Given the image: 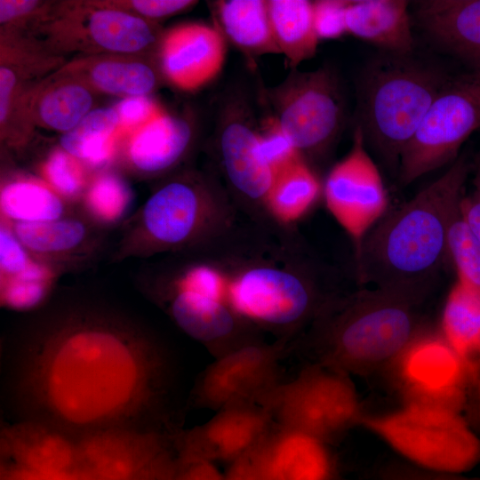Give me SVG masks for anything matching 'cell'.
<instances>
[{"label": "cell", "mask_w": 480, "mask_h": 480, "mask_svg": "<svg viewBox=\"0 0 480 480\" xmlns=\"http://www.w3.org/2000/svg\"><path fill=\"white\" fill-rule=\"evenodd\" d=\"M295 244L267 243L236 226L171 263L167 279L227 306L242 322L286 329L314 321L340 291Z\"/></svg>", "instance_id": "2"}, {"label": "cell", "mask_w": 480, "mask_h": 480, "mask_svg": "<svg viewBox=\"0 0 480 480\" xmlns=\"http://www.w3.org/2000/svg\"><path fill=\"white\" fill-rule=\"evenodd\" d=\"M359 427L425 469L463 474L480 462V437L449 409L404 404L381 414L364 412Z\"/></svg>", "instance_id": "8"}, {"label": "cell", "mask_w": 480, "mask_h": 480, "mask_svg": "<svg viewBox=\"0 0 480 480\" xmlns=\"http://www.w3.org/2000/svg\"><path fill=\"white\" fill-rule=\"evenodd\" d=\"M93 94L76 78L53 72L24 92L1 141L18 149L30 140L36 127L68 132L93 109Z\"/></svg>", "instance_id": "15"}, {"label": "cell", "mask_w": 480, "mask_h": 480, "mask_svg": "<svg viewBox=\"0 0 480 480\" xmlns=\"http://www.w3.org/2000/svg\"><path fill=\"white\" fill-rule=\"evenodd\" d=\"M259 141L262 158L275 177L286 166L301 158L289 136L270 113L260 119Z\"/></svg>", "instance_id": "38"}, {"label": "cell", "mask_w": 480, "mask_h": 480, "mask_svg": "<svg viewBox=\"0 0 480 480\" xmlns=\"http://www.w3.org/2000/svg\"><path fill=\"white\" fill-rule=\"evenodd\" d=\"M141 288L167 310L188 335L211 347L243 345L235 339L242 322L227 306L203 294L143 279Z\"/></svg>", "instance_id": "18"}, {"label": "cell", "mask_w": 480, "mask_h": 480, "mask_svg": "<svg viewBox=\"0 0 480 480\" xmlns=\"http://www.w3.org/2000/svg\"><path fill=\"white\" fill-rule=\"evenodd\" d=\"M121 136L115 108H98L90 111L70 131L61 134L59 147L88 170L102 171L114 159Z\"/></svg>", "instance_id": "30"}, {"label": "cell", "mask_w": 480, "mask_h": 480, "mask_svg": "<svg viewBox=\"0 0 480 480\" xmlns=\"http://www.w3.org/2000/svg\"><path fill=\"white\" fill-rule=\"evenodd\" d=\"M260 96L301 158L314 168L325 162L346 122L345 99L335 70L328 66L312 71L292 69L278 84L261 88Z\"/></svg>", "instance_id": "9"}, {"label": "cell", "mask_w": 480, "mask_h": 480, "mask_svg": "<svg viewBox=\"0 0 480 480\" xmlns=\"http://www.w3.org/2000/svg\"><path fill=\"white\" fill-rule=\"evenodd\" d=\"M1 220L9 223H36L70 214L68 202L43 179L14 174L0 188Z\"/></svg>", "instance_id": "29"}, {"label": "cell", "mask_w": 480, "mask_h": 480, "mask_svg": "<svg viewBox=\"0 0 480 480\" xmlns=\"http://www.w3.org/2000/svg\"><path fill=\"white\" fill-rule=\"evenodd\" d=\"M364 143V133L356 125L350 151L331 168L323 184L328 211L355 247L384 216L388 204L380 172Z\"/></svg>", "instance_id": "14"}, {"label": "cell", "mask_w": 480, "mask_h": 480, "mask_svg": "<svg viewBox=\"0 0 480 480\" xmlns=\"http://www.w3.org/2000/svg\"><path fill=\"white\" fill-rule=\"evenodd\" d=\"M66 62L29 30L0 28V65L12 68L28 81L36 83Z\"/></svg>", "instance_id": "32"}, {"label": "cell", "mask_w": 480, "mask_h": 480, "mask_svg": "<svg viewBox=\"0 0 480 480\" xmlns=\"http://www.w3.org/2000/svg\"><path fill=\"white\" fill-rule=\"evenodd\" d=\"M60 274L52 266L36 259L24 272L12 277H1L2 305L16 311L37 308L46 302Z\"/></svg>", "instance_id": "34"}, {"label": "cell", "mask_w": 480, "mask_h": 480, "mask_svg": "<svg viewBox=\"0 0 480 480\" xmlns=\"http://www.w3.org/2000/svg\"><path fill=\"white\" fill-rule=\"evenodd\" d=\"M52 53L156 56L159 23L108 7L100 0L52 2L29 30Z\"/></svg>", "instance_id": "7"}, {"label": "cell", "mask_w": 480, "mask_h": 480, "mask_svg": "<svg viewBox=\"0 0 480 480\" xmlns=\"http://www.w3.org/2000/svg\"><path fill=\"white\" fill-rule=\"evenodd\" d=\"M17 455L27 464L38 469L61 468L71 457V445L60 434L24 427L12 432L10 438Z\"/></svg>", "instance_id": "35"}, {"label": "cell", "mask_w": 480, "mask_h": 480, "mask_svg": "<svg viewBox=\"0 0 480 480\" xmlns=\"http://www.w3.org/2000/svg\"><path fill=\"white\" fill-rule=\"evenodd\" d=\"M323 195L314 167L299 158L275 177L264 204L265 218L289 230L304 218Z\"/></svg>", "instance_id": "26"}, {"label": "cell", "mask_w": 480, "mask_h": 480, "mask_svg": "<svg viewBox=\"0 0 480 480\" xmlns=\"http://www.w3.org/2000/svg\"><path fill=\"white\" fill-rule=\"evenodd\" d=\"M268 420L266 412L248 404L224 408L191 441L219 456H239L265 437Z\"/></svg>", "instance_id": "28"}, {"label": "cell", "mask_w": 480, "mask_h": 480, "mask_svg": "<svg viewBox=\"0 0 480 480\" xmlns=\"http://www.w3.org/2000/svg\"><path fill=\"white\" fill-rule=\"evenodd\" d=\"M212 24L227 43L249 60L278 54L267 0H218L209 3Z\"/></svg>", "instance_id": "25"}, {"label": "cell", "mask_w": 480, "mask_h": 480, "mask_svg": "<svg viewBox=\"0 0 480 480\" xmlns=\"http://www.w3.org/2000/svg\"><path fill=\"white\" fill-rule=\"evenodd\" d=\"M83 82L94 92L124 98L148 96L163 79L152 57L80 55L56 70Z\"/></svg>", "instance_id": "21"}, {"label": "cell", "mask_w": 480, "mask_h": 480, "mask_svg": "<svg viewBox=\"0 0 480 480\" xmlns=\"http://www.w3.org/2000/svg\"><path fill=\"white\" fill-rule=\"evenodd\" d=\"M51 3L38 0H0V28L30 30L48 11Z\"/></svg>", "instance_id": "42"}, {"label": "cell", "mask_w": 480, "mask_h": 480, "mask_svg": "<svg viewBox=\"0 0 480 480\" xmlns=\"http://www.w3.org/2000/svg\"><path fill=\"white\" fill-rule=\"evenodd\" d=\"M473 164L457 157L438 179L384 216L355 247L357 280L427 299L448 260L447 234Z\"/></svg>", "instance_id": "3"}, {"label": "cell", "mask_w": 480, "mask_h": 480, "mask_svg": "<svg viewBox=\"0 0 480 480\" xmlns=\"http://www.w3.org/2000/svg\"><path fill=\"white\" fill-rule=\"evenodd\" d=\"M447 255L457 280L480 288V240L464 220L460 205L448 229Z\"/></svg>", "instance_id": "36"}, {"label": "cell", "mask_w": 480, "mask_h": 480, "mask_svg": "<svg viewBox=\"0 0 480 480\" xmlns=\"http://www.w3.org/2000/svg\"><path fill=\"white\" fill-rule=\"evenodd\" d=\"M348 0L313 1L314 25L320 40L337 39L347 32Z\"/></svg>", "instance_id": "41"}, {"label": "cell", "mask_w": 480, "mask_h": 480, "mask_svg": "<svg viewBox=\"0 0 480 480\" xmlns=\"http://www.w3.org/2000/svg\"><path fill=\"white\" fill-rule=\"evenodd\" d=\"M425 302L380 288L338 292L313 321L319 363L349 375L387 369L428 325Z\"/></svg>", "instance_id": "4"}, {"label": "cell", "mask_w": 480, "mask_h": 480, "mask_svg": "<svg viewBox=\"0 0 480 480\" xmlns=\"http://www.w3.org/2000/svg\"><path fill=\"white\" fill-rule=\"evenodd\" d=\"M82 199L84 216L103 229L124 223L132 206V193L120 175L102 170L91 177Z\"/></svg>", "instance_id": "33"}, {"label": "cell", "mask_w": 480, "mask_h": 480, "mask_svg": "<svg viewBox=\"0 0 480 480\" xmlns=\"http://www.w3.org/2000/svg\"><path fill=\"white\" fill-rule=\"evenodd\" d=\"M236 208L218 175L196 170L170 174L127 220L111 260L198 251L238 225Z\"/></svg>", "instance_id": "5"}, {"label": "cell", "mask_w": 480, "mask_h": 480, "mask_svg": "<svg viewBox=\"0 0 480 480\" xmlns=\"http://www.w3.org/2000/svg\"><path fill=\"white\" fill-rule=\"evenodd\" d=\"M100 2L108 7L157 23L160 20L187 11L198 3L193 0H100Z\"/></svg>", "instance_id": "39"}, {"label": "cell", "mask_w": 480, "mask_h": 480, "mask_svg": "<svg viewBox=\"0 0 480 480\" xmlns=\"http://www.w3.org/2000/svg\"><path fill=\"white\" fill-rule=\"evenodd\" d=\"M40 173L41 179L67 202L82 198L91 180L88 169L60 147L43 161Z\"/></svg>", "instance_id": "37"}, {"label": "cell", "mask_w": 480, "mask_h": 480, "mask_svg": "<svg viewBox=\"0 0 480 480\" xmlns=\"http://www.w3.org/2000/svg\"><path fill=\"white\" fill-rule=\"evenodd\" d=\"M194 135L190 116L163 110L129 135L124 148L125 163L140 176L167 175L184 161Z\"/></svg>", "instance_id": "19"}, {"label": "cell", "mask_w": 480, "mask_h": 480, "mask_svg": "<svg viewBox=\"0 0 480 480\" xmlns=\"http://www.w3.org/2000/svg\"><path fill=\"white\" fill-rule=\"evenodd\" d=\"M9 224L35 257L61 273L91 260L101 244V229L84 216L70 213L50 221Z\"/></svg>", "instance_id": "20"}, {"label": "cell", "mask_w": 480, "mask_h": 480, "mask_svg": "<svg viewBox=\"0 0 480 480\" xmlns=\"http://www.w3.org/2000/svg\"><path fill=\"white\" fill-rule=\"evenodd\" d=\"M20 346L30 400L47 419L74 428L100 430L132 415L148 402L159 364L150 334L86 299L50 309Z\"/></svg>", "instance_id": "1"}, {"label": "cell", "mask_w": 480, "mask_h": 480, "mask_svg": "<svg viewBox=\"0 0 480 480\" xmlns=\"http://www.w3.org/2000/svg\"><path fill=\"white\" fill-rule=\"evenodd\" d=\"M408 1L353 0L346 12L347 32L383 50L412 54L414 39Z\"/></svg>", "instance_id": "23"}, {"label": "cell", "mask_w": 480, "mask_h": 480, "mask_svg": "<svg viewBox=\"0 0 480 480\" xmlns=\"http://www.w3.org/2000/svg\"><path fill=\"white\" fill-rule=\"evenodd\" d=\"M226 55L227 42L213 24L189 22L164 30L155 60L164 81L192 92L219 76Z\"/></svg>", "instance_id": "16"}, {"label": "cell", "mask_w": 480, "mask_h": 480, "mask_svg": "<svg viewBox=\"0 0 480 480\" xmlns=\"http://www.w3.org/2000/svg\"><path fill=\"white\" fill-rule=\"evenodd\" d=\"M412 54L383 52L358 80L357 126L391 168H399L404 148L452 76Z\"/></svg>", "instance_id": "6"}, {"label": "cell", "mask_w": 480, "mask_h": 480, "mask_svg": "<svg viewBox=\"0 0 480 480\" xmlns=\"http://www.w3.org/2000/svg\"><path fill=\"white\" fill-rule=\"evenodd\" d=\"M405 404L461 412L472 386L468 373L439 329L428 325L387 368Z\"/></svg>", "instance_id": "13"}, {"label": "cell", "mask_w": 480, "mask_h": 480, "mask_svg": "<svg viewBox=\"0 0 480 480\" xmlns=\"http://www.w3.org/2000/svg\"><path fill=\"white\" fill-rule=\"evenodd\" d=\"M280 348L247 342L219 356L205 372L199 388L203 403L224 409L246 404L271 382Z\"/></svg>", "instance_id": "17"}, {"label": "cell", "mask_w": 480, "mask_h": 480, "mask_svg": "<svg viewBox=\"0 0 480 480\" xmlns=\"http://www.w3.org/2000/svg\"><path fill=\"white\" fill-rule=\"evenodd\" d=\"M415 18L441 49L480 69V0L419 1Z\"/></svg>", "instance_id": "22"}, {"label": "cell", "mask_w": 480, "mask_h": 480, "mask_svg": "<svg viewBox=\"0 0 480 480\" xmlns=\"http://www.w3.org/2000/svg\"><path fill=\"white\" fill-rule=\"evenodd\" d=\"M114 108L119 117L122 135H130L164 110L148 96L124 98Z\"/></svg>", "instance_id": "43"}, {"label": "cell", "mask_w": 480, "mask_h": 480, "mask_svg": "<svg viewBox=\"0 0 480 480\" xmlns=\"http://www.w3.org/2000/svg\"><path fill=\"white\" fill-rule=\"evenodd\" d=\"M381 480H476L462 474L444 473L425 469L415 465L391 463L380 474Z\"/></svg>", "instance_id": "44"}, {"label": "cell", "mask_w": 480, "mask_h": 480, "mask_svg": "<svg viewBox=\"0 0 480 480\" xmlns=\"http://www.w3.org/2000/svg\"><path fill=\"white\" fill-rule=\"evenodd\" d=\"M471 172L470 189L468 192L464 190L460 207L464 220L480 240V160Z\"/></svg>", "instance_id": "45"}, {"label": "cell", "mask_w": 480, "mask_h": 480, "mask_svg": "<svg viewBox=\"0 0 480 480\" xmlns=\"http://www.w3.org/2000/svg\"><path fill=\"white\" fill-rule=\"evenodd\" d=\"M479 127L480 69L452 76L402 152V184L455 161L461 145Z\"/></svg>", "instance_id": "10"}, {"label": "cell", "mask_w": 480, "mask_h": 480, "mask_svg": "<svg viewBox=\"0 0 480 480\" xmlns=\"http://www.w3.org/2000/svg\"><path fill=\"white\" fill-rule=\"evenodd\" d=\"M273 36L280 53L294 69L315 56L319 43L313 14V2L268 0Z\"/></svg>", "instance_id": "31"}, {"label": "cell", "mask_w": 480, "mask_h": 480, "mask_svg": "<svg viewBox=\"0 0 480 480\" xmlns=\"http://www.w3.org/2000/svg\"><path fill=\"white\" fill-rule=\"evenodd\" d=\"M331 463L326 443L315 436L284 428L270 438L271 480H329Z\"/></svg>", "instance_id": "27"}, {"label": "cell", "mask_w": 480, "mask_h": 480, "mask_svg": "<svg viewBox=\"0 0 480 480\" xmlns=\"http://www.w3.org/2000/svg\"><path fill=\"white\" fill-rule=\"evenodd\" d=\"M284 428L327 443L357 427L365 412L350 375L319 363L271 394Z\"/></svg>", "instance_id": "12"}, {"label": "cell", "mask_w": 480, "mask_h": 480, "mask_svg": "<svg viewBox=\"0 0 480 480\" xmlns=\"http://www.w3.org/2000/svg\"><path fill=\"white\" fill-rule=\"evenodd\" d=\"M257 117L244 91L227 92L218 107L213 153L219 177L236 207L265 218L264 204L275 176L260 153Z\"/></svg>", "instance_id": "11"}, {"label": "cell", "mask_w": 480, "mask_h": 480, "mask_svg": "<svg viewBox=\"0 0 480 480\" xmlns=\"http://www.w3.org/2000/svg\"><path fill=\"white\" fill-rule=\"evenodd\" d=\"M36 257L25 247L10 224L1 220L0 272L1 277L15 276L27 270Z\"/></svg>", "instance_id": "40"}, {"label": "cell", "mask_w": 480, "mask_h": 480, "mask_svg": "<svg viewBox=\"0 0 480 480\" xmlns=\"http://www.w3.org/2000/svg\"><path fill=\"white\" fill-rule=\"evenodd\" d=\"M439 332L463 363L472 386H480V288L460 282L446 297Z\"/></svg>", "instance_id": "24"}]
</instances>
